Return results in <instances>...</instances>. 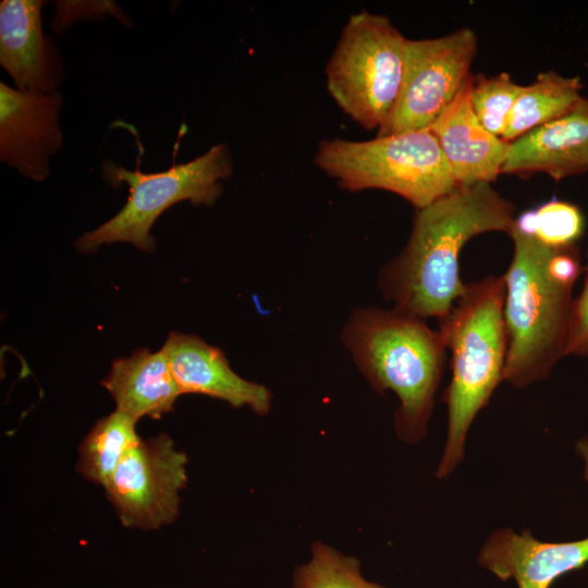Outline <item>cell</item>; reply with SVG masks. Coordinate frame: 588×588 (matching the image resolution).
<instances>
[{"label":"cell","instance_id":"1","mask_svg":"<svg viewBox=\"0 0 588 588\" xmlns=\"http://www.w3.org/2000/svg\"><path fill=\"white\" fill-rule=\"evenodd\" d=\"M514 205L491 183L460 186L418 209L405 248L384 266L380 286L393 308L426 319L446 316L464 293L460 255L474 236L511 233Z\"/></svg>","mask_w":588,"mask_h":588},{"label":"cell","instance_id":"2","mask_svg":"<svg viewBox=\"0 0 588 588\" xmlns=\"http://www.w3.org/2000/svg\"><path fill=\"white\" fill-rule=\"evenodd\" d=\"M504 320L509 336L503 381L524 388L546 378L564 356L572 291L583 271L578 247L553 248L512 229Z\"/></svg>","mask_w":588,"mask_h":588},{"label":"cell","instance_id":"3","mask_svg":"<svg viewBox=\"0 0 588 588\" xmlns=\"http://www.w3.org/2000/svg\"><path fill=\"white\" fill-rule=\"evenodd\" d=\"M341 338L372 389L390 390L399 399L396 436L409 444L419 442L427 433L445 365L439 330L395 308L370 307L352 313Z\"/></svg>","mask_w":588,"mask_h":588},{"label":"cell","instance_id":"4","mask_svg":"<svg viewBox=\"0 0 588 588\" xmlns=\"http://www.w3.org/2000/svg\"><path fill=\"white\" fill-rule=\"evenodd\" d=\"M503 275L466 284L439 332L451 352V381L444 392L448 433L436 477L446 478L464 457L467 432L503 381L509 336Z\"/></svg>","mask_w":588,"mask_h":588},{"label":"cell","instance_id":"5","mask_svg":"<svg viewBox=\"0 0 588 588\" xmlns=\"http://www.w3.org/2000/svg\"><path fill=\"white\" fill-rule=\"evenodd\" d=\"M233 172L231 152L225 144L211 146L197 158L173 164L166 171L144 173L106 160L101 175L113 187L126 184L128 197L122 209L75 242L81 253L102 245L130 243L144 252H154L150 231L156 220L173 205L187 200L194 206H212L222 195V181Z\"/></svg>","mask_w":588,"mask_h":588},{"label":"cell","instance_id":"6","mask_svg":"<svg viewBox=\"0 0 588 588\" xmlns=\"http://www.w3.org/2000/svg\"><path fill=\"white\" fill-rule=\"evenodd\" d=\"M316 166L348 191L392 192L422 209L460 187L429 128L369 140H322Z\"/></svg>","mask_w":588,"mask_h":588},{"label":"cell","instance_id":"7","mask_svg":"<svg viewBox=\"0 0 588 588\" xmlns=\"http://www.w3.org/2000/svg\"><path fill=\"white\" fill-rule=\"evenodd\" d=\"M407 38L384 15L352 14L326 66L336 105L367 130L380 128L401 89Z\"/></svg>","mask_w":588,"mask_h":588},{"label":"cell","instance_id":"8","mask_svg":"<svg viewBox=\"0 0 588 588\" xmlns=\"http://www.w3.org/2000/svg\"><path fill=\"white\" fill-rule=\"evenodd\" d=\"M477 46L467 27L437 38H407L401 89L378 136L428 128L471 75Z\"/></svg>","mask_w":588,"mask_h":588},{"label":"cell","instance_id":"9","mask_svg":"<svg viewBox=\"0 0 588 588\" xmlns=\"http://www.w3.org/2000/svg\"><path fill=\"white\" fill-rule=\"evenodd\" d=\"M187 464L186 453L164 432L132 448L105 488L122 526L150 531L175 522L188 482Z\"/></svg>","mask_w":588,"mask_h":588},{"label":"cell","instance_id":"10","mask_svg":"<svg viewBox=\"0 0 588 588\" xmlns=\"http://www.w3.org/2000/svg\"><path fill=\"white\" fill-rule=\"evenodd\" d=\"M59 91L21 90L0 82V160L23 176L41 182L63 144Z\"/></svg>","mask_w":588,"mask_h":588},{"label":"cell","instance_id":"11","mask_svg":"<svg viewBox=\"0 0 588 588\" xmlns=\"http://www.w3.org/2000/svg\"><path fill=\"white\" fill-rule=\"evenodd\" d=\"M44 0L0 2V65L21 90L56 93L65 77L62 57L42 29Z\"/></svg>","mask_w":588,"mask_h":588},{"label":"cell","instance_id":"12","mask_svg":"<svg viewBox=\"0 0 588 588\" xmlns=\"http://www.w3.org/2000/svg\"><path fill=\"white\" fill-rule=\"evenodd\" d=\"M477 560L501 580L514 579L517 588H550L562 575L588 564V538L543 542L528 530L503 528L491 532Z\"/></svg>","mask_w":588,"mask_h":588},{"label":"cell","instance_id":"13","mask_svg":"<svg viewBox=\"0 0 588 588\" xmlns=\"http://www.w3.org/2000/svg\"><path fill=\"white\" fill-rule=\"evenodd\" d=\"M161 350L183 394H204L235 408L248 407L257 415L269 412L272 396L268 388L238 376L224 353L199 336L171 332Z\"/></svg>","mask_w":588,"mask_h":588},{"label":"cell","instance_id":"14","mask_svg":"<svg viewBox=\"0 0 588 588\" xmlns=\"http://www.w3.org/2000/svg\"><path fill=\"white\" fill-rule=\"evenodd\" d=\"M473 75L428 127L437 138L458 186L491 183L500 173L510 143L478 121L470 105Z\"/></svg>","mask_w":588,"mask_h":588},{"label":"cell","instance_id":"15","mask_svg":"<svg viewBox=\"0 0 588 588\" xmlns=\"http://www.w3.org/2000/svg\"><path fill=\"white\" fill-rule=\"evenodd\" d=\"M588 170V98L510 143L502 173L537 172L561 180Z\"/></svg>","mask_w":588,"mask_h":588},{"label":"cell","instance_id":"16","mask_svg":"<svg viewBox=\"0 0 588 588\" xmlns=\"http://www.w3.org/2000/svg\"><path fill=\"white\" fill-rule=\"evenodd\" d=\"M101 384L121 411L137 421L159 419L170 413L182 391L162 350L138 348L128 357L115 359Z\"/></svg>","mask_w":588,"mask_h":588},{"label":"cell","instance_id":"17","mask_svg":"<svg viewBox=\"0 0 588 588\" xmlns=\"http://www.w3.org/2000/svg\"><path fill=\"white\" fill-rule=\"evenodd\" d=\"M581 88L578 76L567 77L553 71L538 74L535 82L523 86L502 139L511 143L562 117L581 99Z\"/></svg>","mask_w":588,"mask_h":588},{"label":"cell","instance_id":"18","mask_svg":"<svg viewBox=\"0 0 588 588\" xmlns=\"http://www.w3.org/2000/svg\"><path fill=\"white\" fill-rule=\"evenodd\" d=\"M136 424L118 409L98 419L78 446L76 471L105 489L122 458L142 440Z\"/></svg>","mask_w":588,"mask_h":588},{"label":"cell","instance_id":"19","mask_svg":"<svg viewBox=\"0 0 588 588\" xmlns=\"http://www.w3.org/2000/svg\"><path fill=\"white\" fill-rule=\"evenodd\" d=\"M292 588H388L367 580L360 562L320 540L310 546L308 561L295 566Z\"/></svg>","mask_w":588,"mask_h":588},{"label":"cell","instance_id":"20","mask_svg":"<svg viewBox=\"0 0 588 588\" xmlns=\"http://www.w3.org/2000/svg\"><path fill=\"white\" fill-rule=\"evenodd\" d=\"M513 229L547 246L563 248L575 246L583 236L585 219L576 205L552 199L520 213Z\"/></svg>","mask_w":588,"mask_h":588},{"label":"cell","instance_id":"21","mask_svg":"<svg viewBox=\"0 0 588 588\" xmlns=\"http://www.w3.org/2000/svg\"><path fill=\"white\" fill-rule=\"evenodd\" d=\"M523 89L507 73L474 77L470 87V105L482 126L502 138L512 108Z\"/></svg>","mask_w":588,"mask_h":588},{"label":"cell","instance_id":"22","mask_svg":"<svg viewBox=\"0 0 588 588\" xmlns=\"http://www.w3.org/2000/svg\"><path fill=\"white\" fill-rule=\"evenodd\" d=\"M113 15L126 26H133L132 20L114 1H58L52 20L56 33H63L76 20H103Z\"/></svg>","mask_w":588,"mask_h":588},{"label":"cell","instance_id":"23","mask_svg":"<svg viewBox=\"0 0 588 588\" xmlns=\"http://www.w3.org/2000/svg\"><path fill=\"white\" fill-rule=\"evenodd\" d=\"M564 356L588 357V250L584 285L571 305Z\"/></svg>","mask_w":588,"mask_h":588},{"label":"cell","instance_id":"24","mask_svg":"<svg viewBox=\"0 0 588 588\" xmlns=\"http://www.w3.org/2000/svg\"><path fill=\"white\" fill-rule=\"evenodd\" d=\"M576 451L584 461V479L588 482V437L576 443Z\"/></svg>","mask_w":588,"mask_h":588},{"label":"cell","instance_id":"25","mask_svg":"<svg viewBox=\"0 0 588 588\" xmlns=\"http://www.w3.org/2000/svg\"><path fill=\"white\" fill-rule=\"evenodd\" d=\"M111 588H122V587H111Z\"/></svg>","mask_w":588,"mask_h":588}]
</instances>
